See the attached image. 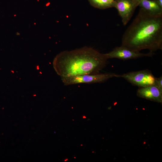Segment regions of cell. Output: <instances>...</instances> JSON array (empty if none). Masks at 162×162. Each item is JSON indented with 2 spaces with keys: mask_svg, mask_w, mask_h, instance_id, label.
Returning <instances> with one entry per match:
<instances>
[{
  "mask_svg": "<svg viewBox=\"0 0 162 162\" xmlns=\"http://www.w3.org/2000/svg\"><path fill=\"white\" fill-rule=\"evenodd\" d=\"M121 46L140 52L162 50V15H151L140 8L123 34Z\"/></svg>",
  "mask_w": 162,
  "mask_h": 162,
  "instance_id": "obj_1",
  "label": "cell"
},
{
  "mask_svg": "<svg viewBox=\"0 0 162 162\" xmlns=\"http://www.w3.org/2000/svg\"><path fill=\"white\" fill-rule=\"evenodd\" d=\"M107 59L104 54L85 46L61 52L55 58L53 66L61 78H65L99 73L107 64Z\"/></svg>",
  "mask_w": 162,
  "mask_h": 162,
  "instance_id": "obj_2",
  "label": "cell"
},
{
  "mask_svg": "<svg viewBox=\"0 0 162 162\" xmlns=\"http://www.w3.org/2000/svg\"><path fill=\"white\" fill-rule=\"evenodd\" d=\"M118 75L113 73H98L85 74L61 78L65 86L80 83L92 84L104 82L113 77H118Z\"/></svg>",
  "mask_w": 162,
  "mask_h": 162,
  "instance_id": "obj_3",
  "label": "cell"
},
{
  "mask_svg": "<svg viewBox=\"0 0 162 162\" xmlns=\"http://www.w3.org/2000/svg\"><path fill=\"white\" fill-rule=\"evenodd\" d=\"M122 77L134 86L139 88L154 85L156 77L151 71L146 69L132 71L118 75V77Z\"/></svg>",
  "mask_w": 162,
  "mask_h": 162,
  "instance_id": "obj_4",
  "label": "cell"
},
{
  "mask_svg": "<svg viewBox=\"0 0 162 162\" xmlns=\"http://www.w3.org/2000/svg\"><path fill=\"white\" fill-rule=\"evenodd\" d=\"M139 4L138 0H115L114 7L117 10L124 26L130 20Z\"/></svg>",
  "mask_w": 162,
  "mask_h": 162,
  "instance_id": "obj_5",
  "label": "cell"
},
{
  "mask_svg": "<svg viewBox=\"0 0 162 162\" xmlns=\"http://www.w3.org/2000/svg\"><path fill=\"white\" fill-rule=\"evenodd\" d=\"M104 54L108 59L117 58L125 60L146 56L152 57L155 53L150 52L147 53H141L121 46L116 47L112 51Z\"/></svg>",
  "mask_w": 162,
  "mask_h": 162,
  "instance_id": "obj_6",
  "label": "cell"
},
{
  "mask_svg": "<svg viewBox=\"0 0 162 162\" xmlns=\"http://www.w3.org/2000/svg\"><path fill=\"white\" fill-rule=\"evenodd\" d=\"M137 95L151 101L162 102V89L154 85L139 88L137 91Z\"/></svg>",
  "mask_w": 162,
  "mask_h": 162,
  "instance_id": "obj_7",
  "label": "cell"
},
{
  "mask_svg": "<svg viewBox=\"0 0 162 162\" xmlns=\"http://www.w3.org/2000/svg\"><path fill=\"white\" fill-rule=\"evenodd\" d=\"M139 6L148 13L154 16L162 15V7L158 0H138Z\"/></svg>",
  "mask_w": 162,
  "mask_h": 162,
  "instance_id": "obj_8",
  "label": "cell"
},
{
  "mask_svg": "<svg viewBox=\"0 0 162 162\" xmlns=\"http://www.w3.org/2000/svg\"><path fill=\"white\" fill-rule=\"evenodd\" d=\"M94 7L101 9L114 7L115 0H88Z\"/></svg>",
  "mask_w": 162,
  "mask_h": 162,
  "instance_id": "obj_9",
  "label": "cell"
},
{
  "mask_svg": "<svg viewBox=\"0 0 162 162\" xmlns=\"http://www.w3.org/2000/svg\"><path fill=\"white\" fill-rule=\"evenodd\" d=\"M154 85L160 89H162V76L159 78L156 77Z\"/></svg>",
  "mask_w": 162,
  "mask_h": 162,
  "instance_id": "obj_10",
  "label": "cell"
},
{
  "mask_svg": "<svg viewBox=\"0 0 162 162\" xmlns=\"http://www.w3.org/2000/svg\"><path fill=\"white\" fill-rule=\"evenodd\" d=\"M160 5L162 7V0H158Z\"/></svg>",
  "mask_w": 162,
  "mask_h": 162,
  "instance_id": "obj_11",
  "label": "cell"
},
{
  "mask_svg": "<svg viewBox=\"0 0 162 162\" xmlns=\"http://www.w3.org/2000/svg\"><path fill=\"white\" fill-rule=\"evenodd\" d=\"M83 118H86V116H84L83 117Z\"/></svg>",
  "mask_w": 162,
  "mask_h": 162,
  "instance_id": "obj_12",
  "label": "cell"
},
{
  "mask_svg": "<svg viewBox=\"0 0 162 162\" xmlns=\"http://www.w3.org/2000/svg\"><path fill=\"white\" fill-rule=\"evenodd\" d=\"M68 160V159H66V160H65L64 161H66V160Z\"/></svg>",
  "mask_w": 162,
  "mask_h": 162,
  "instance_id": "obj_13",
  "label": "cell"
}]
</instances>
